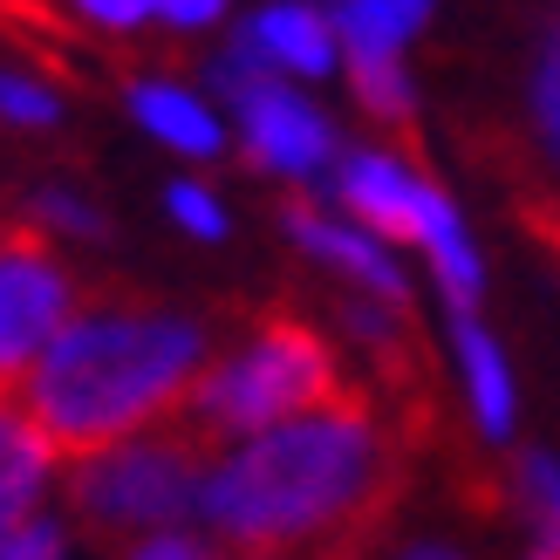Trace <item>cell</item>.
Segmentation results:
<instances>
[{
  "label": "cell",
  "instance_id": "2e32d148",
  "mask_svg": "<svg viewBox=\"0 0 560 560\" xmlns=\"http://www.w3.org/2000/svg\"><path fill=\"white\" fill-rule=\"evenodd\" d=\"M520 492H526V506H534V520H540V540L560 547V458L534 452L520 465Z\"/></svg>",
  "mask_w": 560,
  "mask_h": 560
},
{
  "label": "cell",
  "instance_id": "5bb4252c",
  "mask_svg": "<svg viewBox=\"0 0 560 560\" xmlns=\"http://www.w3.org/2000/svg\"><path fill=\"white\" fill-rule=\"evenodd\" d=\"M349 82H355V96L370 103L376 117H404V109H410L404 55H349Z\"/></svg>",
  "mask_w": 560,
  "mask_h": 560
},
{
  "label": "cell",
  "instance_id": "5b68a950",
  "mask_svg": "<svg viewBox=\"0 0 560 560\" xmlns=\"http://www.w3.org/2000/svg\"><path fill=\"white\" fill-rule=\"evenodd\" d=\"M206 471L191 438H124L109 452L75 458L69 471V506L96 534H151L185 513H199Z\"/></svg>",
  "mask_w": 560,
  "mask_h": 560
},
{
  "label": "cell",
  "instance_id": "9a60e30c",
  "mask_svg": "<svg viewBox=\"0 0 560 560\" xmlns=\"http://www.w3.org/2000/svg\"><path fill=\"white\" fill-rule=\"evenodd\" d=\"M534 130H540L547 158L560 164V21L547 27L540 62H534Z\"/></svg>",
  "mask_w": 560,
  "mask_h": 560
},
{
  "label": "cell",
  "instance_id": "cb8c5ba5",
  "mask_svg": "<svg viewBox=\"0 0 560 560\" xmlns=\"http://www.w3.org/2000/svg\"><path fill=\"white\" fill-rule=\"evenodd\" d=\"M404 560H458V553H452V547H410Z\"/></svg>",
  "mask_w": 560,
  "mask_h": 560
},
{
  "label": "cell",
  "instance_id": "603a6c76",
  "mask_svg": "<svg viewBox=\"0 0 560 560\" xmlns=\"http://www.w3.org/2000/svg\"><path fill=\"white\" fill-rule=\"evenodd\" d=\"M219 14H226V0H158V21L172 27H212Z\"/></svg>",
  "mask_w": 560,
  "mask_h": 560
},
{
  "label": "cell",
  "instance_id": "7402d4cb",
  "mask_svg": "<svg viewBox=\"0 0 560 560\" xmlns=\"http://www.w3.org/2000/svg\"><path fill=\"white\" fill-rule=\"evenodd\" d=\"M130 560H219V553H212L206 540H191V534H151Z\"/></svg>",
  "mask_w": 560,
  "mask_h": 560
},
{
  "label": "cell",
  "instance_id": "ac0fdd59",
  "mask_svg": "<svg viewBox=\"0 0 560 560\" xmlns=\"http://www.w3.org/2000/svg\"><path fill=\"white\" fill-rule=\"evenodd\" d=\"M0 109H8L14 130H48L55 117H62V103H55L35 75H8V82H0Z\"/></svg>",
  "mask_w": 560,
  "mask_h": 560
},
{
  "label": "cell",
  "instance_id": "7c38bea8",
  "mask_svg": "<svg viewBox=\"0 0 560 560\" xmlns=\"http://www.w3.org/2000/svg\"><path fill=\"white\" fill-rule=\"evenodd\" d=\"M431 0H342L335 27H342V55H397L417 27H424Z\"/></svg>",
  "mask_w": 560,
  "mask_h": 560
},
{
  "label": "cell",
  "instance_id": "44dd1931",
  "mask_svg": "<svg viewBox=\"0 0 560 560\" xmlns=\"http://www.w3.org/2000/svg\"><path fill=\"white\" fill-rule=\"evenodd\" d=\"M75 14H90L96 27H137V21H151L158 14V0H69Z\"/></svg>",
  "mask_w": 560,
  "mask_h": 560
},
{
  "label": "cell",
  "instance_id": "30bf717a",
  "mask_svg": "<svg viewBox=\"0 0 560 560\" xmlns=\"http://www.w3.org/2000/svg\"><path fill=\"white\" fill-rule=\"evenodd\" d=\"M130 117L144 124L164 151H178V158H212L219 144H226L212 103L178 90V82H137V90H130Z\"/></svg>",
  "mask_w": 560,
  "mask_h": 560
},
{
  "label": "cell",
  "instance_id": "e0dca14e",
  "mask_svg": "<svg viewBox=\"0 0 560 560\" xmlns=\"http://www.w3.org/2000/svg\"><path fill=\"white\" fill-rule=\"evenodd\" d=\"M164 212H172L191 240H226V212H219V199L206 185H172L164 191Z\"/></svg>",
  "mask_w": 560,
  "mask_h": 560
},
{
  "label": "cell",
  "instance_id": "ba28073f",
  "mask_svg": "<svg viewBox=\"0 0 560 560\" xmlns=\"http://www.w3.org/2000/svg\"><path fill=\"white\" fill-rule=\"evenodd\" d=\"M288 240L301 246L307 260H322L328 273H342L349 288H362L370 301H389V307H404V267L389 260V246L362 226V219H328L315 206H288Z\"/></svg>",
  "mask_w": 560,
  "mask_h": 560
},
{
  "label": "cell",
  "instance_id": "ffe728a7",
  "mask_svg": "<svg viewBox=\"0 0 560 560\" xmlns=\"http://www.w3.org/2000/svg\"><path fill=\"white\" fill-rule=\"evenodd\" d=\"M35 219H48V226H62V233H82V240L103 233V219L82 199H69V191H35Z\"/></svg>",
  "mask_w": 560,
  "mask_h": 560
},
{
  "label": "cell",
  "instance_id": "4fadbf2b",
  "mask_svg": "<svg viewBox=\"0 0 560 560\" xmlns=\"http://www.w3.org/2000/svg\"><path fill=\"white\" fill-rule=\"evenodd\" d=\"M48 458H55V444L27 424V417L14 410L8 417V438H0V499H8V520H27L35 513V492H42V479H48Z\"/></svg>",
  "mask_w": 560,
  "mask_h": 560
},
{
  "label": "cell",
  "instance_id": "7a4b0ae2",
  "mask_svg": "<svg viewBox=\"0 0 560 560\" xmlns=\"http://www.w3.org/2000/svg\"><path fill=\"white\" fill-rule=\"evenodd\" d=\"M376 486V431L349 404L307 410L294 424L246 438L206 471L199 520H212L240 547H294L349 520Z\"/></svg>",
  "mask_w": 560,
  "mask_h": 560
},
{
  "label": "cell",
  "instance_id": "8fae6325",
  "mask_svg": "<svg viewBox=\"0 0 560 560\" xmlns=\"http://www.w3.org/2000/svg\"><path fill=\"white\" fill-rule=\"evenodd\" d=\"M452 342H458V376H465V397L479 410V431L486 438H506L513 431V370L499 342L479 328V315H452Z\"/></svg>",
  "mask_w": 560,
  "mask_h": 560
},
{
  "label": "cell",
  "instance_id": "3957f363",
  "mask_svg": "<svg viewBox=\"0 0 560 560\" xmlns=\"http://www.w3.org/2000/svg\"><path fill=\"white\" fill-rule=\"evenodd\" d=\"M342 404L335 397V362L315 328L301 322H267L246 349H233L219 370L191 389V431L212 438H260L273 424H294L307 410Z\"/></svg>",
  "mask_w": 560,
  "mask_h": 560
},
{
  "label": "cell",
  "instance_id": "8992f818",
  "mask_svg": "<svg viewBox=\"0 0 560 560\" xmlns=\"http://www.w3.org/2000/svg\"><path fill=\"white\" fill-rule=\"evenodd\" d=\"M212 90H219V103L240 117V144H246V158H254L260 172L315 178L322 164H328V151H335L328 117H322L307 96H294V82L273 75L260 55L233 48L226 62L212 69Z\"/></svg>",
  "mask_w": 560,
  "mask_h": 560
},
{
  "label": "cell",
  "instance_id": "d4e9b609",
  "mask_svg": "<svg viewBox=\"0 0 560 560\" xmlns=\"http://www.w3.org/2000/svg\"><path fill=\"white\" fill-rule=\"evenodd\" d=\"M534 560H560V547H547V540H540V553H534Z\"/></svg>",
  "mask_w": 560,
  "mask_h": 560
},
{
  "label": "cell",
  "instance_id": "9c48e42d",
  "mask_svg": "<svg viewBox=\"0 0 560 560\" xmlns=\"http://www.w3.org/2000/svg\"><path fill=\"white\" fill-rule=\"evenodd\" d=\"M240 48L260 55L273 75H328L335 55H342V27L335 14L307 8V0H267V8L240 27Z\"/></svg>",
  "mask_w": 560,
  "mask_h": 560
},
{
  "label": "cell",
  "instance_id": "277c9868",
  "mask_svg": "<svg viewBox=\"0 0 560 560\" xmlns=\"http://www.w3.org/2000/svg\"><path fill=\"white\" fill-rule=\"evenodd\" d=\"M335 199L349 206V219H362L376 240H410L424 246V260L438 273L452 315H479V294H486V273H479V246H471L465 219L452 212L438 185H424L417 172H404L397 158L383 151H349L342 172H335Z\"/></svg>",
  "mask_w": 560,
  "mask_h": 560
},
{
  "label": "cell",
  "instance_id": "52a82bcc",
  "mask_svg": "<svg viewBox=\"0 0 560 560\" xmlns=\"http://www.w3.org/2000/svg\"><path fill=\"white\" fill-rule=\"evenodd\" d=\"M69 328V280L42 246H8L0 260V362L8 376H27L35 355Z\"/></svg>",
  "mask_w": 560,
  "mask_h": 560
},
{
  "label": "cell",
  "instance_id": "6da1fadb",
  "mask_svg": "<svg viewBox=\"0 0 560 560\" xmlns=\"http://www.w3.org/2000/svg\"><path fill=\"white\" fill-rule=\"evenodd\" d=\"M206 335L185 315H75L21 376V417L55 452L90 458L124 438H144L185 389H199Z\"/></svg>",
  "mask_w": 560,
  "mask_h": 560
},
{
  "label": "cell",
  "instance_id": "d6986e66",
  "mask_svg": "<svg viewBox=\"0 0 560 560\" xmlns=\"http://www.w3.org/2000/svg\"><path fill=\"white\" fill-rule=\"evenodd\" d=\"M0 560H62V526L55 520H8V547H0Z\"/></svg>",
  "mask_w": 560,
  "mask_h": 560
}]
</instances>
